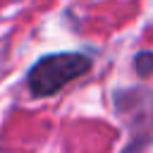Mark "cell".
<instances>
[{"label":"cell","mask_w":153,"mask_h":153,"mask_svg":"<svg viewBox=\"0 0 153 153\" xmlns=\"http://www.w3.org/2000/svg\"><path fill=\"white\" fill-rule=\"evenodd\" d=\"M134 65H136V72L141 74V76H148L151 72H153V53H139L136 55V60H134Z\"/></svg>","instance_id":"2"},{"label":"cell","mask_w":153,"mask_h":153,"mask_svg":"<svg viewBox=\"0 0 153 153\" xmlns=\"http://www.w3.org/2000/svg\"><path fill=\"white\" fill-rule=\"evenodd\" d=\"M91 60L81 53H55L41 57L29 69V88L33 96H53L84 72H88Z\"/></svg>","instance_id":"1"}]
</instances>
